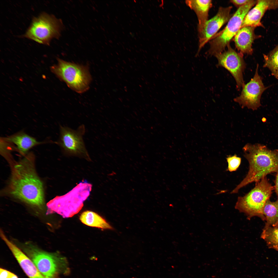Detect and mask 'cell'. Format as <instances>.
Returning <instances> with one entry per match:
<instances>
[{
    "label": "cell",
    "instance_id": "6",
    "mask_svg": "<svg viewBox=\"0 0 278 278\" xmlns=\"http://www.w3.org/2000/svg\"><path fill=\"white\" fill-rule=\"evenodd\" d=\"M64 27L60 19L43 12L32 19L24 36L39 43L49 45L52 39L60 37Z\"/></svg>",
    "mask_w": 278,
    "mask_h": 278
},
{
    "label": "cell",
    "instance_id": "12",
    "mask_svg": "<svg viewBox=\"0 0 278 278\" xmlns=\"http://www.w3.org/2000/svg\"><path fill=\"white\" fill-rule=\"evenodd\" d=\"M232 8L231 6L220 7L214 16L208 20L202 27L198 28L199 46L196 56L205 45L228 22L232 16L230 12Z\"/></svg>",
    "mask_w": 278,
    "mask_h": 278
},
{
    "label": "cell",
    "instance_id": "22",
    "mask_svg": "<svg viewBox=\"0 0 278 278\" xmlns=\"http://www.w3.org/2000/svg\"><path fill=\"white\" fill-rule=\"evenodd\" d=\"M226 159L228 163V169L230 172L236 171L241 163V158L236 154L229 156Z\"/></svg>",
    "mask_w": 278,
    "mask_h": 278
},
{
    "label": "cell",
    "instance_id": "26",
    "mask_svg": "<svg viewBox=\"0 0 278 278\" xmlns=\"http://www.w3.org/2000/svg\"><path fill=\"white\" fill-rule=\"evenodd\" d=\"M276 226L277 227H278V222L277 223V224L276 225Z\"/></svg>",
    "mask_w": 278,
    "mask_h": 278
},
{
    "label": "cell",
    "instance_id": "11",
    "mask_svg": "<svg viewBox=\"0 0 278 278\" xmlns=\"http://www.w3.org/2000/svg\"><path fill=\"white\" fill-rule=\"evenodd\" d=\"M227 47V50L215 56L218 60L217 66L225 68L231 73L236 81L237 89L239 90L245 84L243 73L246 64L243 55L237 53L229 44Z\"/></svg>",
    "mask_w": 278,
    "mask_h": 278
},
{
    "label": "cell",
    "instance_id": "18",
    "mask_svg": "<svg viewBox=\"0 0 278 278\" xmlns=\"http://www.w3.org/2000/svg\"><path fill=\"white\" fill-rule=\"evenodd\" d=\"M79 219L83 223L89 226L104 229H113L105 219L92 211H86L83 212L80 215Z\"/></svg>",
    "mask_w": 278,
    "mask_h": 278
},
{
    "label": "cell",
    "instance_id": "9",
    "mask_svg": "<svg viewBox=\"0 0 278 278\" xmlns=\"http://www.w3.org/2000/svg\"><path fill=\"white\" fill-rule=\"evenodd\" d=\"M59 136L56 142L65 153L89 157L83 139L85 132L83 125L76 130L65 126H60Z\"/></svg>",
    "mask_w": 278,
    "mask_h": 278
},
{
    "label": "cell",
    "instance_id": "15",
    "mask_svg": "<svg viewBox=\"0 0 278 278\" xmlns=\"http://www.w3.org/2000/svg\"><path fill=\"white\" fill-rule=\"evenodd\" d=\"M255 28L246 26L241 28L234 36L235 46L240 54L251 55L253 53L252 45L254 41L261 36L256 35Z\"/></svg>",
    "mask_w": 278,
    "mask_h": 278
},
{
    "label": "cell",
    "instance_id": "10",
    "mask_svg": "<svg viewBox=\"0 0 278 278\" xmlns=\"http://www.w3.org/2000/svg\"><path fill=\"white\" fill-rule=\"evenodd\" d=\"M259 65L257 64L253 77L242 86L240 94L234 99L242 108L247 107L253 110H256L261 105L260 99L263 92L269 87H265L262 78L258 73Z\"/></svg>",
    "mask_w": 278,
    "mask_h": 278
},
{
    "label": "cell",
    "instance_id": "2",
    "mask_svg": "<svg viewBox=\"0 0 278 278\" xmlns=\"http://www.w3.org/2000/svg\"><path fill=\"white\" fill-rule=\"evenodd\" d=\"M244 156L249 163L245 177L231 192L237 193L242 187L252 182L257 183L268 174L278 169V150H271L264 145L247 143L243 148Z\"/></svg>",
    "mask_w": 278,
    "mask_h": 278
},
{
    "label": "cell",
    "instance_id": "20",
    "mask_svg": "<svg viewBox=\"0 0 278 278\" xmlns=\"http://www.w3.org/2000/svg\"><path fill=\"white\" fill-rule=\"evenodd\" d=\"M260 237L268 248L278 251V227H264Z\"/></svg>",
    "mask_w": 278,
    "mask_h": 278
},
{
    "label": "cell",
    "instance_id": "13",
    "mask_svg": "<svg viewBox=\"0 0 278 278\" xmlns=\"http://www.w3.org/2000/svg\"><path fill=\"white\" fill-rule=\"evenodd\" d=\"M278 9V0H259L255 6L247 13L242 22L241 27L250 26L264 27L261 22V19L268 10Z\"/></svg>",
    "mask_w": 278,
    "mask_h": 278
},
{
    "label": "cell",
    "instance_id": "7",
    "mask_svg": "<svg viewBox=\"0 0 278 278\" xmlns=\"http://www.w3.org/2000/svg\"><path fill=\"white\" fill-rule=\"evenodd\" d=\"M23 249L46 278H55L58 273L67 270L66 258L59 254L44 251L30 244L26 245Z\"/></svg>",
    "mask_w": 278,
    "mask_h": 278
},
{
    "label": "cell",
    "instance_id": "14",
    "mask_svg": "<svg viewBox=\"0 0 278 278\" xmlns=\"http://www.w3.org/2000/svg\"><path fill=\"white\" fill-rule=\"evenodd\" d=\"M1 238L12 252L20 266L29 278H46L38 270L31 259L10 241L1 230Z\"/></svg>",
    "mask_w": 278,
    "mask_h": 278
},
{
    "label": "cell",
    "instance_id": "21",
    "mask_svg": "<svg viewBox=\"0 0 278 278\" xmlns=\"http://www.w3.org/2000/svg\"><path fill=\"white\" fill-rule=\"evenodd\" d=\"M264 67L270 71L272 75L278 79V44L267 54H263Z\"/></svg>",
    "mask_w": 278,
    "mask_h": 278
},
{
    "label": "cell",
    "instance_id": "8",
    "mask_svg": "<svg viewBox=\"0 0 278 278\" xmlns=\"http://www.w3.org/2000/svg\"><path fill=\"white\" fill-rule=\"evenodd\" d=\"M257 0L251 1L238 9L231 17L224 28L215 35L210 42L208 55L214 56L223 52L230 41L241 28L244 19L248 12L256 3Z\"/></svg>",
    "mask_w": 278,
    "mask_h": 278
},
{
    "label": "cell",
    "instance_id": "5",
    "mask_svg": "<svg viewBox=\"0 0 278 278\" xmlns=\"http://www.w3.org/2000/svg\"><path fill=\"white\" fill-rule=\"evenodd\" d=\"M57 63L51 66L50 70L60 80L65 82L70 88L79 93L89 89L91 77L86 66L57 58Z\"/></svg>",
    "mask_w": 278,
    "mask_h": 278
},
{
    "label": "cell",
    "instance_id": "3",
    "mask_svg": "<svg viewBox=\"0 0 278 278\" xmlns=\"http://www.w3.org/2000/svg\"><path fill=\"white\" fill-rule=\"evenodd\" d=\"M92 187V185L86 180L80 182L65 194L57 196L48 202L47 206L49 211L55 212L64 218L73 216L82 209Z\"/></svg>",
    "mask_w": 278,
    "mask_h": 278
},
{
    "label": "cell",
    "instance_id": "4",
    "mask_svg": "<svg viewBox=\"0 0 278 278\" xmlns=\"http://www.w3.org/2000/svg\"><path fill=\"white\" fill-rule=\"evenodd\" d=\"M257 183L249 192L238 197L235 207L245 214L249 220L257 216L264 221L265 218L263 214V209L270 199L273 187L266 177Z\"/></svg>",
    "mask_w": 278,
    "mask_h": 278
},
{
    "label": "cell",
    "instance_id": "1",
    "mask_svg": "<svg viewBox=\"0 0 278 278\" xmlns=\"http://www.w3.org/2000/svg\"><path fill=\"white\" fill-rule=\"evenodd\" d=\"M34 159L30 153L14 165L7 190L15 198L41 208L44 203V188L35 170Z\"/></svg>",
    "mask_w": 278,
    "mask_h": 278
},
{
    "label": "cell",
    "instance_id": "19",
    "mask_svg": "<svg viewBox=\"0 0 278 278\" xmlns=\"http://www.w3.org/2000/svg\"><path fill=\"white\" fill-rule=\"evenodd\" d=\"M262 213L266 222L265 227H275L278 222V200L272 202L267 201L263 209Z\"/></svg>",
    "mask_w": 278,
    "mask_h": 278
},
{
    "label": "cell",
    "instance_id": "24",
    "mask_svg": "<svg viewBox=\"0 0 278 278\" xmlns=\"http://www.w3.org/2000/svg\"><path fill=\"white\" fill-rule=\"evenodd\" d=\"M251 0H233L230 2L238 8L244 6L249 2Z\"/></svg>",
    "mask_w": 278,
    "mask_h": 278
},
{
    "label": "cell",
    "instance_id": "23",
    "mask_svg": "<svg viewBox=\"0 0 278 278\" xmlns=\"http://www.w3.org/2000/svg\"><path fill=\"white\" fill-rule=\"evenodd\" d=\"M0 278H18L13 273L3 268H0Z\"/></svg>",
    "mask_w": 278,
    "mask_h": 278
},
{
    "label": "cell",
    "instance_id": "25",
    "mask_svg": "<svg viewBox=\"0 0 278 278\" xmlns=\"http://www.w3.org/2000/svg\"><path fill=\"white\" fill-rule=\"evenodd\" d=\"M276 172V175L275 181V189L276 193L278 196V169Z\"/></svg>",
    "mask_w": 278,
    "mask_h": 278
},
{
    "label": "cell",
    "instance_id": "16",
    "mask_svg": "<svg viewBox=\"0 0 278 278\" xmlns=\"http://www.w3.org/2000/svg\"><path fill=\"white\" fill-rule=\"evenodd\" d=\"M7 141L13 145L21 154L25 155L31 149L37 145L45 143L39 142L34 138L20 131L13 134L4 137Z\"/></svg>",
    "mask_w": 278,
    "mask_h": 278
},
{
    "label": "cell",
    "instance_id": "17",
    "mask_svg": "<svg viewBox=\"0 0 278 278\" xmlns=\"http://www.w3.org/2000/svg\"><path fill=\"white\" fill-rule=\"evenodd\" d=\"M186 4L195 13L198 21V28L202 27L208 20L209 10L212 5L211 0H187Z\"/></svg>",
    "mask_w": 278,
    "mask_h": 278
}]
</instances>
